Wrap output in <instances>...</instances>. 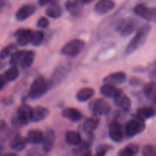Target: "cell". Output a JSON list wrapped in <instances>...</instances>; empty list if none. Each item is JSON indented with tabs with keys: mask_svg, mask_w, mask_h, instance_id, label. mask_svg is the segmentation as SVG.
<instances>
[{
	"mask_svg": "<svg viewBox=\"0 0 156 156\" xmlns=\"http://www.w3.org/2000/svg\"><path fill=\"white\" fill-rule=\"evenodd\" d=\"M151 31V26L149 24H145L137 30L135 36L132 38L125 49V53L127 55L131 54L136 51L146 43L149 33Z\"/></svg>",
	"mask_w": 156,
	"mask_h": 156,
	"instance_id": "1",
	"label": "cell"
},
{
	"mask_svg": "<svg viewBox=\"0 0 156 156\" xmlns=\"http://www.w3.org/2000/svg\"><path fill=\"white\" fill-rule=\"evenodd\" d=\"M49 82L43 76L36 78L32 82L29 91V95L31 98L36 99L42 97L49 89Z\"/></svg>",
	"mask_w": 156,
	"mask_h": 156,
	"instance_id": "2",
	"label": "cell"
},
{
	"mask_svg": "<svg viewBox=\"0 0 156 156\" xmlns=\"http://www.w3.org/2000/svg\"><path fill=\"white\" fill-rule=\"evenodd\" d=\"M85 46V43L83 40L76 38L68 41L62 47L61 53L67 56H76L83 50Z\"/></svg>",
	"mask_w": 156,
	"mask_h": 156,
	"instance_id": "3",
	"label": "cell"
},
{
	"mask_svg": "<svg viewBox=\"0 0 156 156\" xmlns=\"http://www.w3.org/2000/svg\"><path fill=\"white\" fill-rule=\"evenodd\" d=\"M137 27V21L131 18L121 19L116 26V30L123 37H128L132 34Z\"/></svg>",
	"mask_w": 156,
	"mask_h": 156,
	"instance_id": "4",
	"label": "cell"
},
{
	"mask_svg": "<svg viewBox=\"0 0 156 156\" xmlns=\"http://www.w3.org/2000/svg\"><path fill=\"white\" fill-rule=\"evenodd\" d=\"M134 13L139 17L150 22L156 23V8L149 7L146 5L138 4L133 9Z\"/></svg>",
	"mask_w": 156,
	"mask_h": 156,
	"instance_id": "5",
	"label": "cell"
},
{
	"mask_svg": "<svg viewBox=\"0 0 156 156\" xmlns=\"http://www.w3.org/2000/svg\"><path fill=\"white\" fill-rule=\"evenodd\" d=\"M145 129H146L145 122L134 118L127 122L125 126V133L127 137H133L143 133Z\"/></svg>",
	"mask_w": 156,
	"mask_h": 156,
	"instance_id": "6",
	"label": "cell"
},
{
	"mask_svg": "<svg viewBox=\"0 0 156 156\" xmlns=\"http://www.w3.org/2000/svg\"><path fill=\"white\" fill-rule=\"evenodd\" d=\"M89 108L95 117L107 115L111 109L109 104L103 98H97L91 101L90 103Z\"/></svg>",
	"mask_w": 156,
	"mask_h": 156,
	"instance_id": "7",
	"label": "cell"
},
{
	"mask_svg": "<svg viewBox=\"0 0 156 156\" xmlns=\"http://www.w3.org/2000/svg\"><path fill=\"white\" fill-rule=\"evenodd\" d=\"M69 72V67L68 66H59L57 68L55 69L49 81L50 87H53V85H57L60 83Z\"/></svg>",
	"mask_w": 156,
	"mask_h": 156,
	"instance_id": "8",
	"label": "cell"
},
{
	"mask_svg": "<svg viewBox=\"0 0 156 156\" xmlns=\"http://www.w3.org/2000/svg\"><path fill=\"white\" fill-rule=\"evenodd\" d=\"M33 108L27 104H23L17 111V120L20 124L26 125L31 122Z\"/></svg>",
	"mask_w": 156,
	"mask_h": 156,
	"instance_id": "9",
	"label": "cell"
},
{
	"mask_svg": "<svg viewBox=\"0 0 156 156\" xmlns=\"http://www.w3.org/2000/svg\"><path fill=\"white\" fill-rule=\"evenodd\" d=\"M109 136L114 143H120L123 138V129L120 123L117 120H114L109 125Z\"/></svg>",
	"mask_w": 156,
	"mask_h": 156,
	"instance_id": "10",
	"label": "cell"
},
{
	"mask_svg": "<svg viewBox=\"0 0 156 156\" xmlns=\"http://www.w3.org/2000/svg\"><path fill=\"white\" fill-rule=\"evenodd\" d=\"M65 6L69 13L73 16L79 17L83 12V3L82 0H67Z\"/></svg>",
	"mask_w": 156,
	"mask_h": 156,
	"instance_id": "11",
	"label": "cell"
},
{
	"mask_svg": "<svg viewBox=\"0 0 156 156\" xmlns=\"http://www.w3.org/2000/svg\"><path fill=\"white\" fill-rule=\"evenodd\" d=\"M126 73H123V72H117V73H113L108 75L103 79V82L105 84L117 86V85L124 83L126 82Z\"/></svg>",
	"mask_w": 156,
	"mask_h": 156,
	"instance_id": "12",
	"label": "cell"
},
{
	"mask_svg": "<svg viewBox=\"0 0 156 156\" xmlns=\"http://www.w3.org/2000/svg\"><path fill=\"white\" fill-rule=\"evenodd\" d=\"M55 142H56V133L55 131L52 129H48L46 130L45 134L44 135L42 145L43 149L45 152H50L54 147Z\"/></svg>",
	"mask_w": 156,
	"mask_h": 156,
	"instance_id": "13",
	"label": "cell"
},
{
	"mask_svg": "<svg viewBox=\"0 0 156 156\" xmlns=\"http://www.w3.org/2000/svg\"><path fill=\"white\" fill-rule=\"evenodd\" d=\"M33 32L30 29H18L15 33L17 37V44L20 46H26L31 42Z\"/></svg>",
	"mask_w": 156,
	"mask_h": 156,
	"instance_id": "14",
	"label": "cell"
},
{
	"mask_svg": "<svg viewBox=\"0 0 156 156\" xmlns=\"http://www.w3.org/2000/svg\"><path fill=\"white\" fill-rule=\"evenodd\" d=\"M36 12V7L33 5H23L17 11L15 18L18 21H22L27 19L34 15Z\"/></svg>",
	"mask_w": 156,
	"mask_h": 156,
	"instance_id": "15",
	"label": "cell"
},
{
	"mask_svg": "<svg viewBox=\"0 0 156 156\" xmlns=\"http://www.w3.org/2000/svg\"><path fill=\"white\" fill-rule=\"evenodd\" d=\"M61 114H62V117H63L64 118L68 119V120L73 122V123L80 121L82 117H83L82 112L79 110L74 108H64L62 111Z\"/></svg>",
	"mask_w": 156,
	"mask_h": 156,
	"instance_id": "16",
	"label": "cell"
},
{
	"mask_svg": "<svg viewBox=\"0 0 156 156\" xmlns=\"http://www.w3.org/2000/svg\"><path fill=\"white\" fill-rule=\"evenodd\" d=\"M115 7V3L112 0H100L94 5V12L98 15L108 13Z\"/></svg>",
	"mask_w": 156,
	"mask_h": 156,
	"instance_id": "17",
	"label": "cell"
},
{
	"mask_svg": "<svg viewBox=\"0 0 156 156\" xmlns=\"http://www.w3.org/2000/svg\"><path fill=\"white\" fill-rule=\"evenodd\" d=\"M50 114V111L47 108L43 106H37L32 110L31 122L37 123L47 118Z\"/></svg>",
	"mask_w": 156,
	"mask_h": 156,
	"instance_id": "18",
	"label": "cell"
},
{
	"mask_svg": "<svg viewBox=\"0 0 156 156\" xmlns=\"http://www.w3.org/2000/svg\"><path fill=\"white\" fill-rule=\"evenodd\" d=\"M114 103L118 108L123 110L125 111H128L130 110L132 107V102L126 94L122 91L119 95H117L115 98H114Z\"/></svg>",
	"mask_w": 156,
	"mask_h": 156,
	"instance_id": "19",
	"label": "cell"
},
{
	"mask_svg": "<svg viewBox=\"0 0 156 156\" xmlns=\"http://www.w3.org/2000/svg\"><path fill=\"white\" fill-rule=\"evenodd\" d=\"M156 111L155 108L152 107H143V108H139L136 113L135 114V118L138 120L145 121L147 119H150L155 117Z\"/></svg>",
	"mask_w": 156,
	"mask_h": 156,
	"instance_id": "20",
	"label": "cell"
},
{
	"mask_svg": "<svg viewBox=\"0 0 156 156\" xmlns=\"http://www.w3.org/2000/svg\"><path fill=\"white\" fill-rule=\"evenodd\" d=\"M122 91H123L120 88H117V86L108 85V84H105L100 88L101 94L105 97L109 98H115Z\"/></svg>",
	"mask_w": 156,
	"mask_h": 156,
	"instance_id": "21",
	"label": "cell"
},
{
	"mask_svg": "<svg viewBox=\"0 0 156 156\" xmlns=\"http://www.w3.org/2000/svg\"><path fill=\"white\" fill-rule=\"evenodd\" d=\"M44 135L43 132L40 129H30L27 132L26 140L27 143L33 145H37L42 143L44 140Z\"/></svg>",
	"mask_w": 156,
	"mask_h": 156,
	"instance_id": "22",
	"label": "cell"
},
{
	"mask_svg": "<svg viewBox=\"0 0 156 156\" xmlns=\"http://www.w3.org/2000/svg\"><path fill=\"white\" fill-rule=\"evenodd\" d=\"M144 95L153 103L156 111V82L146 83L143 87Z\"/></svg>",
	"mask_w": 156,
	"mask_h": 156,
	"instance_id": "23",
	"label": "cell"
},
{
	"mask_svg": "<svg viewBox=\"0 0 156 156\" xmlns=\"http://www.w3.org/2000/svg\"><path fill=\"white\" fill-rule=\"evenodd\" d=\"M94 94H95V91L94 88L91 87H85L78 91L76 94V99L80 102H85L92 98Z\"/></svg>",
	"mask_w": 156,
	"mask_h": 156,
	"instance_id": "24",
	"label": "cell"
},
{
	"mask_svg": "<svg viewBox=\"0 0 156 156\" xmlns=\"http://www.w3.org/2000/svg\"><path fill=\"white\" fill-rule=\"evenodd\" d=\"M27 143H28L26 140V137H23L20 135H16L11 140L10 147L13 150L20 152V151H22L23 149H25Z\"/></svg>",
	"mask_w": 156,
	"mask_h": 156,
	"instance_id": "25",
	"label": "cell"
},
{
	"mask_svg": "<svg viewBox=\"0 0 156 156\" xmlns=\"http://www.w3.org/2000/svg\"><path fill=\"white\" fill-rule=\"evenodd\" d=\"M66 141L69 145L78 146L82 143V137L79 132L70 130L66 133Z\"/></svg>",
	"mask_w": 156,
	"mask_h": 156,
	"instance_id": "26",
	"label": "cell"
},
{
	"mask_svg": "<svg viewBox=\"0 0 156 156\" xmlns=\"http://www.w3.org/2000/svg\"><path fill=\"white\" fill-rule=\"evenodd\" d=\"M99 119L97 117H91L86 119L83 123V129L86 133H92L99 125Z\"/></svg>",
	"mask_w": 156,
	"mask_h": 156,
	"instance_id": "27",
	"label": "cell"
},
{
	"mask_svg": "<svg viewBox=\"0 0 156 156\" xmlns=\"http://www.w3.org/2000/svg\"><path fill=\"white\" fill-rule=\"evenodd\" d=\"M73 154L74 156H91V151L89 143L82 142V144L73 149Z\"/></svg>",
	"mask_w": 156,
	"mask_h": 156,
	"instance_id": "28",
	"label": "cell"
},
{
	"mask_svg": "<svg viewBox=\"0 0 156 156\" xmlns=\"http://www.w3.org/2000/svg\"><path fill=\"white\" fill-rule=\"evenodd\" d=\"M62 9L57 3L50 5L46 9V15L52 18H58L62 15Z\"/></svg>",
	"mask_w": 156,
	"mask_h": 156,
	"instance_id": "29",
	"label": "cell"
},
{
	"mask_svg": "<svg viewBox=\"0 0 156 156\" xmlns=\"http://www.w3.org/2000/svg\"><path fill=\"white\" fill-rule=\"evenodd\" d=\"M140 148L136 144H129L126 147L120 149L117 156H136L138 154Z\"/></svg>",
	"mask_w": 156,
	"mask_h": 156,
	"instance_id": "30",
	"label": "cell"
},
{
	"mask_svg": "<svg viewBox=\"0 0 156 156\" xmlns=\"http://www.w3.org/2000/svg\"><path fill=\"white\" fill-rule=\"evenodd\" d=\"M35 59V53L33 50H26L25 53H24V56L22 58V60H21V66L22 68L27 69L29 68L32 66V64L34 63V61Z\"/></svg>",
	"mask_w": 156,
	"mask_h": 156,
	"instance_id": "31",
	"label": "cell"
},
{
	"mask_svg": "<svg viewBox=\"0 0 156 156\" xmlns=\"http://www.w3.org/2000/svg\"><path fill=\"white\" fill-rule=\"evenodd\" d=\"M25 51L26 50H15V51L11 55L10 64L12 66H17V65L21 63Z\"/></svg>",
	"mask_w": 156,
	"mask_h": 156,
	"instance_id": "32",
	"label": "cell"
},
{
	"mask_svg": "<svg viewBox=\"0 0 156 156\" xmlns=\"http://www.w3.org/2000/svg\"><path fill=\"white\" fill-rule=\"evenodd\" d=\"M19 76V71H18L17 66H12L5 73L4 76L7 82H12L18 79Z\"/></svg>",
	"mask_w": 156,
	"mask_h": 156,
	"instance_id": "33",
	"label": "cell"
},
{
	"mask_svg": "<svg viewBox=\"0 0 156 156\" xmlns=\"http://www.w3.org/2000/svg\"><path fill=\"white\" fill-rule=\"evenodd\" d=\"M44 32L41 30H36V31L33 32V35H32L31 42H30V44H32V45L35 46V47H38V46H40L42 44L43 41H44Z\"/></svg>",
	"mask_w": 156,
	"mask_h": 156,
	"instance_id": "34",
	"label": "cell"
},
{
	"mask_svg": "<svg viewBox=\"0 0 156 156\" xmlns=\"http://www.w3.org/2000/svg\"><path fill=\"white\" fill-rule=\"evenodd\" d=\"M16 45L15 44H10L7 45L0 51V59H3L7 58L8 56L12 55L16 50Z\"/></svg>",
	"mask_w": 156,
	"mask_h": 156,
	"instance_id": "35",
	"label": "cell"
},
{
	"mask_svg": "<svg viewBox=\"0 0 156 156\" xmlns=\"http://www.w3.org/2000/svg\"><path fill=\"white\" fill-rule=\"evenodd\" d=\"M142 155L143 156H156V145L147 144L143 146Z\"/></svg>",
	"mask_w": 156,
	"mask_h": 156,
	"instance_id": "36",
	"label": "cell"
},
{
	"mask_svg": "<svg viewBox=\"0 0 156 156\" xmlns=\"http://www.w3.org/2000/svg\"><path fill=\"white\" fill-rule=\"evenodd\" d=\"M110 149H111V146L108 144L99 145L96 149L94 156H105Z\"/></svg>",
	"mask_w": 156,
	"mask_h": 156,
	"instance_id": "37",
	"label": "cell"
},
{
	"mask_svg": "<svg viewBox=\"0 0 156 156\" xmlns=\"http://www.w3.org/2000/svg\"><path fill=\"white\" fill-rule=\"evenodd\" d=\"M37 26L39 28H46L49 26V20L45 17H41L37 22Z\"/></svg>",
	"mask_w": 156,
	"mask_h": 156,
	"instance_id": "38",
	"label": "cell"
},
{
	"mask_svg": "<svg viewBox=\"0 0 156 156\" xmlns=\"http://www.w3.org/2000/svg\"><path fill=\"white\" fill-rule=\"evenodd\" d=\"M58 0H39L38 3L40 5H51L53 3H56Z\"/></svg>",
	"mask_w": 156,
	"mask_h": 156,
	"instance_id": "39",
	"label": "cell"
},
{
	"mask_svg": "<svg viewBox=\"0 0 156 156\" xmlns=\"http://www.w3.org/2000/svg\"><path fill=\"white\" fill-rule=\"evenodd\" d=\"M7 80L5 78L4 75H1L0 76V90L4 88V86L5 85V84L7 83Z\"/></svg>",
	"mask_w": 156,
	"mask_h": 156,
	"instance_id": "40",
	"label": "cell"
},
{
	"mask_svg": "<svg viewBox=\"0 0 156 156\" xmlns=\"http://www.w3.org/2000/svg\"><path fill=\"white\" fill-rule=\"evenodd\" d=\"M6 126H7V124H6L5 122L3 121V120H1V121H0V131L5 129Z\"/></svg>",
	"mask_w": 156,
	"mask_h": 156,
	"instance_id": "41",
	"label": "cell"
},
{
	"mask_svg": "<svg viewBox=\"0 0 156 156\" xmlns=\"http://www.w3.org/2000/svg\"><path fill=\"white\" fill-rule=\"evenodd\" d=\"M2 156H18V155H17L16 153H15V152H9V153L5 154V155H3Z\"/></svg>",
	"mask_w": 156,
	"mask_h": 156,
	"instance_id": "42",
	"label": "cell"
},
{
	"mask_svg": "<svg viewBox=\"0 0 156 156\" xmlns=\"http://www.w3.org/2000/svg\"><path fill=\"white\" fill-rule=\"evenodd\" d=\"M93 0H82V3H85V4H87V3H89V2H92Z\"/></svg>",
	"mask_w": 156,
	"mask_h": 156,
	"instance_id": "43",
	"label": "cell"
},
{
	"mask_svg": "<svg viewBox=\"0 0 156 156\" xmlns=\"http://www.w3.org/2000/svg\"><path fill=\"white\" fill-rule=\"evenodd\" d=\"M155 64H156V63H155ZM155 72H156V71H155ZM155 76H156V73H155Z\"/></svg>",
	"mask_w": 156,
	"mask_h": 156,
	"instance_id": "44",
	"label": "cell"
}]
</instances>
